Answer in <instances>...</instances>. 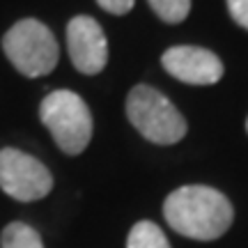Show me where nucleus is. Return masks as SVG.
Returning a JSON list of instances; mask_svg holds the SVG:
<instances>
[{"label": "nucleus", "instance_id": "12", "mask_svg": "<svg viewBox=\"0 0 248 248\" xmlns=\"http://www.w3.org/2000/svg\"><path fill=\"white\" fill-rule=\"evenodd\" d=\"M97 2H99V7L101 9H106V12H110V14L122 16V14H126V12H131L136 0H97Z\"/></svg>", "mask_w": 248, "mask_h": 248}, {"label": "nucleus", "instance_id": "13", "mask_svg": "<svg viewBox=\"0 0 248 248\" xmlns=\"http://www.w3.org/2000/svg\"><path fill=\"white\" fill-rule=\"evenodd\" d=\"M246 129H248V122H246Z\"/></svg>", "mask_w": 248, "mask_h": 248}, {"label": "nucleus", "instance_id": "8", "mask_svg": "<svg viewBox=\"0 0 248 248\" xmlns=\"http://www.w3.org/2000/svg\"><path fill=\"white\" fill-rule=\"evenodd\" d=\"M126 248H170V241L166 239L163 230L156 223L140 221L136 223L131 228V232H129Z\"/></svg>", "mask_w": 248, "mask_h": 248}, {"label": "nucleus", "instance_id": "4", "mask_svg": "<svg viewBox=\"0 0 248 248\" xmlns=\"http://www.w3.org/2000/svg\"><path fill=\"white\" fill-rule=\"evenodd\" d=\"M39 117L64 154H80L92 140V113L71 90H55L46 94L39 106Z\"/></svg>", "mask_w": 248, "mask_h": 248}, {"label": "nucleus", "instance_id": "7", "mask_svg": "<svg viewBox=\"0 0 248 248\" xmlns=\"http://www.w3.org/2000/svg\"><path fill=\"white\" fill-rule=\"evenodd\" d=\"M161 64L172 78L188 85H214L223 76L221 58L200 46H172L161 55Z\"/></svg>", "mask_w": 248, "mask_h": 248}, {"label": "nucleus", "instance_id": "10", "mask_svg": "<svg viewBox=\"0 0 248 248\" xmlns=\"http://www.w3.org/2000/svg\"><path fill=\"white\" fill-rule=\"evenodd\" d=\"M156 16L166 23H182L191 12V0H147Z\"/></svg>", "mask_w": 248, "mask_h": 248}, {"label": "nucleus", "instance_id": "11", "mask_svg": "<svg viewBox=\"0 0 248 248\" xmlns=\"http://www.w3.org/2000/svg\"><path fill=\"white\" fill-rule=\"evenodd\" d=\"M228 9H230L232 18L244 30H248V0H228Z\"/></svg>", "mask_w": 248, "mask_h": 248}, {"label": "nucleus", "instance_id": "3", "mask_svg": "<svg viewBox=\"0 0 248 248\" xmlns=\"http://www.w3.org/2000/svg\"><path fill=\"white\" fill-rule=\"evenodd\" d=\"M2 51L18 74L28 78H39L55 69L60 60V48L53 32L37 18H23L2 37Z\"/></svg>", "mask_w": 248, "mask_h": 248}, {"label": "nucleus", "instance_id": "6", "mask_svg": "<svg viewBox=\"0 0 248 248\" xmlns=\"http://www.w3.org/2000/svg\"><path fill=\"white\" fill-rule=\"evenodd\" d=\"M67 51L71 64L80 71L94 76L108 62L106 35L92 16H74L67 26Z\"/></svg>", "mask_w": 248, "mask_h": 248}, {"label": "nucleus", "instance_id": "9", "mask_svg": "<svg viewBox=\"0 0 248 248\" xmlns=\"http://www.w3.org/2000/svg\"><path fill=\"white\" fill-rule=\"evenodd\" d=\"M0 248H44V244L35 228H30L28 223L14 221L2 230Z\"/></svg>", "mask_w": 248, "mask_h": 248}, {"label": "nucleus", "instance_id": "5", "mask_svg": "<svg viewBox=\"0 0 248 248\" xmlns=\"http://www.w3.org/2000/svg\"><path fill=\"white\" fill-rule=\"evenodd\" d=\"M0 188L18 202H32L51 193L53 175L35 156L5 147L0 150Z\"/></svg>", "mask_w": 248, "mask_h": 248}, {"label": "nucleus", "instance_id": "2", "mask_svg": "<svg viewBox=\"0 0 248 248\" xmlns=\"http://www.w3.org/2000/svg\"><path fill=\"white\" fill-rule=\"evenodd\" d=\"M126 117L145 140L175 145L186 136V120L166 94L150 85H136L126 97Z\"/></svg>", "mask_w": 248, "mask_h": 248}, {"label": "nucleus", "instance_id": "1", "mask_svg": "<svg viewBox=\"0 0 248 248\" xmlns=\"http://www.w3.org/2000/svg\"><path fill=\"white\" fill-rule=\"evenodd\" d=\"M163 216L175 232L188 239L212 241L230 230L234 212L230 200L212 186H182L166 198Z\"/></svg>", "mask_w": 248, "mask_h": 248}]
</instances>
